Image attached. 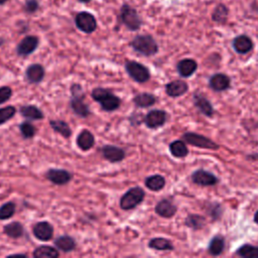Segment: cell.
Instances as JSON below:
<instances>
[{"mask_svg": "<svg viewBox=\"0 0 258 258\" xmlns=\"http://www.w3.org/2000/svg\"><path fill=\"white\" fill-rule=\"evenodd\" d=\"M3 231L8 237L13 238V239L20 238L24 234V228H23L22 224L19 222H12V223L7 224L4 227Z\"/></svg>", "mask_w": 258, "mask_h": 258, "instance_id": "28", "label": "cell"}, {"mask_svg": "<svg viewBox=\"0 0 258 258\" xmlns=\"http://www.w3.org/2000/svg\"><path fill=\"white\" fill-rule=\"evenodd\" d=\"M176 69H177L178 74L181 77L187 78V77H190L191 75H194V73L197 71L198 63L196 60H194L191 58H184L177 62Z\"/></svg>", "mask_w": 258, "mask_h": 258, "instance_id": "19", "label": "cell"}, {"mask_svg": "<svg viewBox=\"0 0 258 258\" xmlns=\"http://www.w3.org/2000/svg\"><path fill=\"white\" fill-rule=\"evenodd\" d=\"M46 178L54 184L62 185L68 183L72 179V174L66 169L49 168L45 173Z\"/></svg>", "mask_w": 258, "mask_h": 258, "instance_id": "11", "label": "cell"}, {"mask_svg": "<svg viewBox=\"0 0 258 258\" xmlns=\"http://www.w3.org/2000/svg\"><path fill=\"white\" fill-rule=\"evenodd\" d=\"M16 113V109L13 106H7L4 108H0V125L6 123L9 119H11Z\"/></svg>", "mask_w": 258, "mask_h": 258, "instance_id": "38", "label": "cell"}, {"mask_svg": "<svg viewBox=\"0 0 258 258\" xmlns=\"http://www.w3.org/2000/svg\"><path fill=\"white\" fill-rule=\"evenodd\" d=\"M194 103H195V106L199 109V111L204 115L208 117H212L214 115L215 110L212 104L210 103V101L204 95L196 93L194 95Z\"/></svg>", "mask_w": 258, "mask_h": 258, "instance_id": "17", "label": "cell"}, {"mask_svg": "<svg viewBox=\"0 0 258 258\" xmlns=\"http://www.w3.org/2000/svg\"><path fill=\"white\" fill-rule=\"evenodd\" d=\"M167 119V114L163 110H151L144 117V122L148 128L155 129L162 126Z\"/></svg>", "mask_w": 258, "mask_h": 258, "instance_id": "9", "label": "cell"}, {"mask_svg": "<svg viewBox=\"0 0 258 258\" xmlns=\"http://www.w3.org/2000/svg\"><path fill=\"white\" fill-rule=\"evenodd\" d=\"M207 213L212 218L213 221H216L221 218L223 214V208L218 203H211L207 208Z\"/></svg>", "mask_w": 258, "mask_h": 258, "instance_id": "37", "label": "cell"}, {"mask_svg": "<svg viewBox=\"0 0 258 258\" xmlns=\"http://www.w3.org/2000/svg\"><path fill=\"white\" fill-rule=\"evenodd\" d=\"M54 245L56 248L62 252H71L76 248V241L74 238L68 235L59 236L55 239Z\"/></svg>", "mask_w": 258, "mask_h": 258, "instance_id": "24", "label": "cell"}, {"mask_svg": "<svg viewBox=\"0 0 258 258\" xmlns=\"http://www.w3.org/2000/svg\"><path fill=\"white\" fill-rule=\"evenodd\" d=\"M80 2H83V3H88V2H90L91 0H79Z\"/></svg>", "mask_w": 258, "mask_h": 258, "instance_id": "43", "label": "cell"}, {"mask_svg": "<svg viewBox=\"0 0 258 258\" xmlns=\"http://www.w3.org/2000/svg\"><path fill=\"white\" fill-rule=\"evenodd\" d=\"M169 150L170 153L174 157H184L188 153V149L185 145V143L181 140H175L169 144Z\"/></svg>", "mask_w": 258, "mask_h": 258, "instance_id": "32", "label": "cell"}, {"mask_svg": "<svg viewBox=\"0 0 258 258\" xmlns=\"http://www.w3.org/2000/svg\"><path fill=\"white\" fill-rule=\"evenodd\" d=\"M188 89L187 84L181 80H175L165 86V92L169 97L176 98L183 95Z\"/></svg>", "mask_w": 258, "mask_h": 258, "instance_id": "18", "label": "cell"}, {"mask_svg": "<svg viewBox=\"0 0 258 258\" xmlns=\"http://www.w3.org/2000/svg\"><path fill=\"white\" fill-rule=\"evenodd\" d=\"M184 223L187 227H189L194 230H200L206 225V219L201 215L191 214L186 217Z\"/></svg>", "mask_w": 258, "mask_h": 258, "instance_id": "33", "label": "cell"}, {"mask_svg": "<svg viewBox=\"0 0 258 258\" xmlns=\"http://www.w3.org/2000/svg\"><path fill=\"white\" fill-rule=\"evenodd\" d=\"M176 206L169 200L163 199L155 206V213L162 218H171L176 213Z\"/></svg>", "mask_w": 258, "mask_h": 258, "instance_id": "16", "label": "cell"}, {"mask_svg": "<svg viewBox=\"0 0 258 258\" xmlns=\"http://www.w3.org/2000/svg\"><path fill=\"white\" fill-rule=\"evenodd\" d=\"M38 9V3L36 0H26L25 11L28 13H33Z\"/></svg>", "mask_w": 258, "mask_h": 258, "instance_id": "41", "label": "cell"}, {"mask_svg": "<svg viewBox=\"0 0 258 258\" xmlns=\"http://www.w3.org/2000/svg\"><path fill=\"white\" fill-rule=\"evenodd\" d=\"M145 197L144 190L140 186H134L128 189L120 200V207L122 210L128 211L136 208Z\"/></svg>", "mask_w": 258, "mask_h": 258, "instance_id": "4", "label": "cell"}, {"mask_svg": "<svg viewBox=\"0 0 258 258\" xmlns=\"http://www.w3.org/2000/svg\"><path fill=\"white\" fill-rule=\"evenodd\" d=\"M125 69L128 75L137 83H145L150 79L149 70L138 61H127L125 64Z\"/></svg>", "mask_w": 258, "mask_h": 258, "instance_id": "5", "label": "cell"}, {"mask_svg": "<svg viewBox=\"0 0 258 258\" xmlns=\"http://www.w3.org/2000/svg\"><path fill=\"white\" fill-rule=\"evenodd\" d=\"M25 75L30 83H39L44 77V69L39 63H32L26 69Z\"/></svg>", "mask_w": 258, "mask_h": 258, "instance_id": "20", "label": "cell"}, {"mask_svg": "<svg viewBox=\"0 0 258 258\" xmlns=\"http://www.w3.org/2000/svg\"><path fill=\"white\" fill-rule=\"evenodd\" d=\"M95 144L94 135L87 129H84L77 137V145L84 151L91 149Z\"/></svg>", "mask_w": 258, "mask_h": 258, "instance_id": "22", "label": "cell"}, {"mask_svg": "<svg viewBox=\"0 0 258 258\" xmlns=\"http://www.w3.org/2000/svg\"><path fill=\"white\" fill-rule=\"evenodd\" d=\"M20 114L28 120H40L42 119V111L34 105H23L20 107Z\"/></svg>", "mask_w": 258, "mask_h": 258, "instance_id": "23", "label": "cell"}, {"mask_svg": "<svg viewBox=\"0 0 258 258\" xmlns=\"http://www.w3.org/2000/svg\"><path fill=\"white\" fill-rule=\"evenodd\" d=\"M145 185L150 190L158 191L164 187L165 178L160 174H153V175L147 176L145 179Z\"/></svg>", "mask_w": 258, "mask_h": 258, "instance_id": "25", "label": "cell"}, {"mask_svg": "<svg viewBox=\"0 0 258 258\" xmlns=\"http://www.w3.org/2000/svg\"><path fill=\"white\" fill-rule=\"evenodd\" d=\"M101 151H102L104 158H106L108 161L113 162V163L120 162L121 160H123L125 158V151L118 146L107 144L102 147Z\"/></svg>", "mask_w": 258, "mask_h": 258, "instance_id": "14", "label": "cell"}, {"mask_svg": "<svg viewBox=\"0 0 258 258\" xmlns=\"http://www.w3.org/2000/svg\"><path fill=\"white\" fill-rule=\"evenodd\" d=\"M16 206L13 202H7L0 207V220L10 219L15 214Z\"/></svg>", "mask_w": 258, "mask_h": 258, "instance_id": "35", "label": "cell"}, {"mask_svg": "<svg viewBox=\"0 0 258 258\" xmlns=\"http://www.w3.org/2000/svg\"><path fill=\"white\" fill-rule=\"evenodd\" d=\"M225 248V240L224 237L221 235H216L210 242L208 251L213 256L220 255Z\"/></svg>", "mask_w": 258, "mask_h": 258, "instance_id": "29", "label": "cell"}, {"mask_svg": "<svg viewBox=\"0 0 258 258\" xmlns=\"http://www.w3.org/2000/svg\"><path fill=\"white\" fill-rule=\"evenodd\" d=\"M6 1H7V0H0V6H1V5H3Z\"/></svg>", "mask_w": 258, "mask_h": 258, "instance_id": "44", "label": "cell"}, {"mask_svg": "<svg viewBox=\"0 0 258 258\" xmlns=\"http://www.w3.org/2000/svg\"><path fill=\"white\" fill-rule=\"evenodd\" d=\"M19 129L24 138H32L35 134V127L30 122L21 123Z\"/></svg>", "mask_w": 258, "mask_h": 258, "instance_id": "39", "label": "cell"}, {"mask_svg": "<svg viewBox=\"0 0 258 258\" xmlns=\"http://www.w3.org/2000/svg\"><path fill=\"white\" fill-rule=\"evenodd\" d=\"M191 180L195 183L200 184V185H204V186L214 185L219 181L218 177L215 174H213L212 172L207 171L205 169H202V168L192 172Z\"/></svg>", "mask_w": 258, "mask_h": 258, "instance_id": "10", "label": "cell"}, {"mask_svg": "<svg viewBox=\"0 0 258 258\" xmlns=\"http://www.w3.org/2000/svg\"><path fill=\"white\" fill-rule=\"evenodd\" d=\"M148 246L152 249L159 250V251H170L173 249V245L171 242L165 238H153L149 241Z\"/></svg>", "mask_w": 258, "mask_h": 258, "instance_id": "30", "label": "cell"}, {"mask_svg": "<svg viewBox=\"0 0 258 258\" xmlns=\"http://www.w3.org/2000/svg\"><path fill=\"white\" fill-rule=\"evenodd\" d=\"M237 255L243 258H258V247L245 244L237 250Z\"/></svg>", "mask_w": 258, "mask_h": 258, "instance_id": "34", "label": "cell"}, {"mask_svg": "<svg viewBox=\"0 0 258 258\" xmlns=\"http://www.w3.org/2000/svg\"><path fill=\"white\" fill-rule=\"evenodd\" d=\"M227 17H228V8L223 4H219L213 12V20L216 22L223 23L227 20Z\"/></svg>", "mask_w": 258, "mask_h": 258, "instance_id": "36", "label": "cell"}, {"mask_svg": "<svg viewBox=\"0 0 258 258\" xmlns=\"http://www.w3.org/2000/svg\"><path fill=\"white\" fill-rule=\"evenodd\" d=\"M75 22L77 27L85 33H92L97 27V21L93 14L82 11L76 15Z\"/></svg>", "mask_w": 258, "mask_h": 258, "instance_id": "8", "label": "cell"}, {"mask_svg": "<svg viewBox=\"0 0 258 258\" xmlns=\"http://www.w3.org/2000/svg\"><path fill=\"white\" fill-rule=\"evenodd\" d=\"M230 78L225 74H215L210 78L209 85L216 92H222L230 87Z\"/></svg>", "mask_w": 258, "mask_h": 258, "instance_id": "15", "label": "cell"}, {"mask_svg": "<svg viewBox=\"0 0 258 258\" xmlns=\"http://www.w3.org/2000/svg\"><path fill=\"white\" fill-rule=\"evenodd\" d=\"M92 98L100 103L102 109L107 112H112L120 107L121 100L119 97L114 95L110 90L105 88H96L92 91Z\"/></svg>", "mask_w": 258, "mask_h": 258, "instance_id": "1", "label": "cell"}, {"mask_svg": "<svg viewBox=\"0 0 258 258\" xmlns=\"http://www.w3.org/2000/svg\"><path fill=\"white\" fill-rule=\"evenodd\" d=\"M49 125L55 132L59 133L64 138H69L72 135V130L70 128V125L62 120H50Z\"/></svg>", "mask_w": 258, "mask_h": 258, "instance_id": "31", "label": "cell"}, {"mask_svg": "<svg viewBox=\"0 0 258 258\" xmlns=\"http://www.w3.org/2000/svg\"><path fill=\"white\" fill-rule=\"evenodd\" d=\"M38 45V38L34 35L25 36L17 45V53L18 55L25 56L32 53Z\"/></svg>", "mask_w": 258, "mask_h": 258, "instance_id": "12", "label": "cell"}, {"mask_svg": "<svg viewBox=\"0 0 258 258\" xmlns=\"http://www.w3.org/2000/svg\"><path fill=\"white\" fill-rule=\"evenodd\" d=\"M233 46L238 53H247L253 47V42L247 35H239L233 40Z\"/></svg>", "mask_w": 258, "mask_h": 258, "instance_id": "21", "label": "cell"}, {"mask_svg": "<svg viewBox=\"0 0 258 258\" xmlns=\"http://www.w3.org/2000/svg\"><path fill=\"white\" fill-rule=\"evenodd\" d=\"M33 235L40 241H48L52 238L53 227L45 221L38 222L33 226Z\"/></svg>", "mask_w": 258, "mask_h": 258, "instance_id": "13", "label": "cell"}, {"mask_svg": "<svg viewBox=\"0 0 258 258\" xmlns=\"http://www.w3.org/2000/svg\"><path fill=\"white\" fill-rule=\"evenodd\" d=\"M11 95H12V90L9 87L7 86L0 87V104H3L6 101H8Z\"/></svg>", "mask_w": 258, "mask_h": 258, "instance_id": "40", "label": "cell"}, {"mask_svg": "<svg viewBox=\"0 0 258 258\" xmlns=\"http://www.w3.org/2000/svg\"><path fill=\"white\" fill-rule=\"evenodd\" d=\"M254 222L258 225V211L255 213V215H254Z\"/></svg>", "mask_w": 258, "mask_h": 258, "instance_id": "42", "label": "cell"}, {"mask_svg": "<svg viewBox=\"0 0 258 258\" xmlns=\"http://www.w3.org/2000/svg\"><path fill=\"white\" fill-rule=\"evenodd\" d=\"M132 48L145 56L154 55L158 51V45L154 38L148 34H142L135 36L130 42Z\"/></svg>", "mask_w": 258, "mask_h": 258, "instance_id": "2", "label": "cell"}, {"mask_svg": "<svg viewBox=\"0 0 258 258\" xmlns=\"http://www.w3.org/2000/svg\"><path fill=\"white\" fill-rule=\"evenodd\" d=\"M134 104L139 108H147L155 104L156 98L149 93H141L134 97L133 99Z\"/></svg>", "mask_w": 258, "mask_h": 258, "instance_id": "27", "label": "cell"}, {"mask_svg": "<svg viewBox=\"0 0 258 258\" xmlns=\"http://www.w3.org/2000/svg\"><path fill=\"white\" fill-rule=\"evenodd\" d=\"M183 140L194 146L200 147V148H205V149H218L219 145L217 143H215L213 140L209 139L208 137L198 134V133H194V132H187L184 133L182 135Z\"/></svg>", "mask_w": 258, "mask_h": 258, "instance_id": "7", "label": "cell"}, {"mask_svg": "<svg viewBox=\"0 0 258 258\" xmlns=\"http://www.w3.org/2000/svg\"><path fill=\"white\" fill-rule=\"evenodd\" d=\"M71 108L77 114L78 116L81 117H88L91 114L89 106L84 102L85 98V93L82 89V87L79 84H74L71 87Z\"/></svg>", "mask_w": 258, "mask_h": 258, "instance_id": "3", "label": "cell"}, {"mask_svg": "<svg viewBox=\"0 0 258 258\" xmlns=\"http://www.w3.org/2000/svg\"><path fill=\"white\" fill-rule=\"evenodd\" d=\"M2 42H3V41H2V40H0V45L2 44Z\"/></svg>", "mask_w": 258, "mask_h": 258, "instance_id": "45", "label": "cell"}, {"mask_svg": "<svg viewBox=\"0 0 258 258\" xmlns=\"http://www.w3.org/2000/svg\"><path fill=\"white\" fill-rule=\"evenodd\" d=\"M32 255L35 258H56V257H58L59 253L55 248H53L51 246L42 245V246L35 248Z\"/></svg>", "mask_w": 258, "mask_h": 258, "instance_id": "26", "label": "cell"}, {"mask_svg": "<svg viewBox=\"0 0 258 258\" xmlns=\"http://www.w3.org/2000/svg\"><path fill=\"white\" fill-rule=\"evenodd\" d=\"M121 19L125 26L130 30H137L140 28L142 21L136 10L128 4H124L121 8Z\"/></svg>", "mask_w": 258, "mask_h": 258, "instance_id": "6", "label": "cell"}]
</instances>
